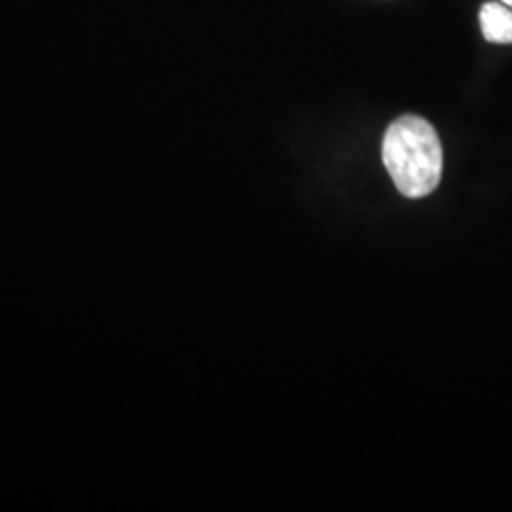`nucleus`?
<instances>
[{
	"label": "nucleus",
	"mask_w": 512,
	"mask_h": 512,
	"mask_svg": "<svg viewBox=\"0 0 512 512\" xmlns=\"http://www.w3.org/2000/svg\"><path fill=\"white\" fill-rule=\"evenodd\" d=\"M384 164L406 198L431 194L442 177V147L435 128L420 116H403L385 131Z\"/></svg>",
	"instance_id": "f257e3e1"
},
{
	"label": "nucleus",
	"mask_w": 512,
	"mask_h": 512,
	"mask_svg": "<svg viewBox=\"0 0 512 512\" xmlns=\"http://www.w3.org/2000/svg\"><path fill=\"white\" fill-rule=\"evenodd\" d=\"M482 35L494 44H512V10L507 4L486 2L480 8Z\"/></svg>",
	"instance_id": "f03ea898"
},
{
	"label": "nucleus",
	"mask_w": 512,
	"mask_h": 512,
	"mask_svg": "<svg viewBox=\"0 0 512 512\" xmlns=\"http://www.w3.org/2000/svg\"><path fill=\"white\" fill-rule=\"evenodd\" d=\"M503 4H507V6H511L512 8V0H503Z\"/></svg>",
	"instance_id": "7ed1b4c3"
}]
</instances>
